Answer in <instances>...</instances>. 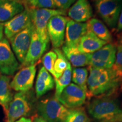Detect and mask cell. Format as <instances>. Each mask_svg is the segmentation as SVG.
Returning a JSON list of instances; mask_svg holds the SVG:
<instances>
[{
  "label": "cell",
  "instance_id": "6da1fadb",
  "mask_svg": "<svg viewBox=\"0 0 122 122\" xmlns=\"http://www.w3.org/2000/svg\"><path fill=\"white\" fill-rule=\"evenodd\" d=\"M87 87L88 98L112 96L121 89L122 71L112 66L102 68L89 66Z\"/></svg>",
  "mask_w": 122,
  "mask_h": 122
},
{
  "label": "cell",
  "instance_id": "7a4b0ae2",
  "mask_svg": "<svg viewBox=\"0 0 122 122\" xmlns=\"http://www.w3.org/2000/svg\"><path fill=\"white\" fill-rule=\"evenodd\" d=\"M89 114L97 120H108L122 111L118 101L112 96L98 97L92 100L88 106Z\"/></svg>",
  "mask_w": 122,
  "mask_h": 122
},
{
  "label": "cell",
  "instance_id": "3957f363",
  "mask_svg": "<svg viewBox=\"0 0 122 122\" xmlns=\"http://www.w3.org/2000/svg\"><path fill=\"white\" fill-rule=\"evenodd\" d=\"M30 9L31 22L35 31L41 39L49 44L50 40L47 31V25L49 21L53 16L56 15H66V11L60 9Z\"/></svg>",
  "mask_w": 122,
  "mask_h": 122
},
{
  "label": "cell",
  "instance_id": "277c9868",
  "mask_svg": "<svg viewBox=\"0 0 122 122\" xmlns=\"http://www.w3.org/2000/svg\"><path fill=\"white\" fill-rule=\"evenodd\" d=\"M94 4L103 23L111 29L116 28L122 8V0H94Z\"/></svg>",
  "mask_w": 122,
  "mask_h": 122
},
{
  "label": "cell",
  "instance_id": "5b68a950",
  "mask_svg": "<svg viewBox=\"0 0 122 122\" xmlns=\"http://www.w3.org/2000/svg\"><path fill=\"white\" fill-rule=\"evenodd\" d=\"M37 109L40 117L47 122H63L69 112L55 97L41 101Z\"/></svg>",
  "mask_w": 122,
  "mask_h": 122
},
{
  "label": "cell",
  "instance_id": "8992f818",
  "mask_svg": "<svg viewBox=\"0 0 122 122\" xmlns=\"http://www.w3.org/2000/svg\"><path fill=\"white\" fill-rule=\"evenodd\" d=\"M34 30L31 22L27 28L9 40L12 50L21 65L24 62L27 56Z\"/></svg>",
  "mask_w": 122,
  "mask_h": 122
},
{
  "label": "cell",
  "instance_id": "52a82bcc",
  "mask_svg": "<svg viewBox=\"0 0 122 122\" xmlns=\"http://www.w3.org/2000/svg\"><path fill=\"white\" fill-rule=\"evenodd\" d=\"M20 68L17 58L6 38L0 41V73L6 76H11Z\"/></svg>",
  "mask_w": 122,
  "mask_h": 122
},
{
  "label": "cell",
  "instance_id": "ba28073f",
  "mask_svg": "<svg viewBox=\"0 0 122 122\" xmlns=\"http://www.w3.org/2000/svg\"><path fill=\"white\" fill-rule=\"evenodd\" d=\"M70 19L63 15L53 16L47 25V31L53 48L59 49L63 45L66 24Z\"/></svg>",
  "mask_w": 122,
  "mask_h": 122
},
{
  "label": "cell",
  "instance_id": "9c48e42d",
  "mask_svg": "<svg viewBox=\"0 0 122 122\" xmlns=\"http://www.w3.org/2000/svg\"><path fill=\"white\" fill-rule=\"evenodd\" d=\"M27 92H18L14 96L13 100L6 111V122H15L24 117L30 110Z\"/></svg>",
  "mask_w": 122,
  "mask_h": 122
},
{
  "label": "cell",
  "instance_id": "30bf717a",
  "mask_svg": "<svg viewBox=\"0 0 122 122\" xmlns=\"http://www.w3.org/2000/svg\"><path fill=\"white\" fill-rule=\"evenodd\" d=\"M85 92L74 83H70L63 90L58 100L68 109H76L84 104L86 101Z\"/></svg>",
  "mask_w": 122,
  "mask_h": 122
},
{
  "label": "cell",
  "instance_id": "8fae6325",
  "mask_svg": "<svg viewBox=\"0 0 122 122\" xmlns=\"http://www.w3.org/2000/svg\"><path fill=\"white\" fill-rule=\"evenodd\" d=\"M117 46L108 43L97 51L91 54L89 66L97 68H110L114 65Z\"/></svg>",
  "mask_w": 122,
  "mask_h": 122
},
{
  "label": "cell",
  "instance_id": "7c38bea8",
  "mask_svg": "<svg viewBox=\"0 0 122 122\" xmlns=\"http://www.w3.org/2000/svg\"><path fill=\"white\" fill-rule=\"evenodd\" d=\"M36 74V64L23 67L10 82L11 89L18 92H27L33 86Z\"/></svg>",
  "mask_w": 122,
  "mask_h": 122
},
{
  "label": "cell",
  "instance_id": "4fadbf2b",
  "mask_svg": "<svg viewBox=\"0 0 122 122\" xmlns=\"http://www.w3.org/2000/svg\"><path fill=\"white\" fill-rule=\"evenodd\" d=\"M31 22L30 9L25 7L23 11L4 23V33L6 39L10 40L27 28Z\"/></svg>",
  "mask_w": 122,
  "mask_h": 122
},
{
  "label": "cell",
  "instance_id": "5bb4252c",
  "mask_svg": "<svg viewBox=\"0 0 122 122\" xmlns=\"http://www.w3.org/2000/svg\"><path fill=\"white\" fill-rule=\"evenodd\" d=\"M86 32V23H79L70 19L66 24L63 45L68 48H76L81 39Z\"/></svg>",
  "mask_w": 122,
  "mask_h": 122
},
{
  "label": "cell",
  "instance_id": "9a60e30c",
  "mask_svg": "<svg viewBox=\"0 0 122 122\" xmlns=\"http://www.w3.org/2000/svg\"><path fill=\"white\" fill-rule=\"evenodd\" d=\"M48 44L39 37L34 30L28 51L24 62L21 66L26 67L36 64L46 50Z\"/></svg>",
  "mask_w": 122,
  "mask_h": 122
},
{
  "label": "cell",
  "instance_id": "2e32d148",
  "mask_svg": "<svg viewBox=\"0 0 122 122\" xmlns=\"http://www.w3.org/2000/svg\"><path fill=\"white\" fill-rule=\"evenodd\" d=\"M69 18L75 22L84 23L92 17L93 10L88 0H76L68 11Z\"/></svg>",
  "mask_w": 122,
  "mask_h": 122
},
{
  "label": "cell",
  "instance_id": "e0dca14e",
  "mask_svg": "<svg viewBox=\"0 0 122 122\" xmlns=\"http://www.w3.org/2000/svg\"><path fill=\"white\" fill-rule=\"evenodd\" d=\"M25 9L22 3L14 0H0V23H5Z\"/></svg>",
  "mask_w": 122,
  "mask_h": 122
},
{
  "label": "cell",
  "instance_id": "ac0fdd59",
  "mask_svg": "<svg viewBox=\"0 0 122 122\" xmlns=\"http://www.w3.org/2000/svg\"><path fill=\"white\" fill-rule=\"evenodd\" d=\"M108 44L96 36L91 32H87L80 40L77 46L79 50L85 54H93Z\"/></svg>",
  "mask_w": 122,
  "mask_h": 122
},
{
  "label": "cell",
  "instance_id": "d6986e66",
  "mask_svg": "<svg viewBox=\"0 0 122 122\" xmlns=\"http://www.w3.org/2000/svg\"><path fill=\"white\" fill-rule=\"evenodd\" d=\"M62 51L70 63L75 67H81L89 65L91 54H85L76 48H68L62 46Z\"/></svg>",
  "mask_w": 122,
  "mask_h": 122
},
{
  "label": "cell",
  "instance_id": "ffe728a7",
  "mask_svg": "<svg viewBox=\"0 0 122 122\" xmlns=\"http://www.w3.org/2000/svg\"><path fill=\"white\" fill-rule=\"evenodd\" d=\"M54 86V80L49 72L42 67L39 70L36 79L35 91L38 98L41 97Z\"/></svg>",
  "mask_w": 122,
  "mask_h": 122
},
{
  "label": "cell",
  "instance_id": "44dd1931",
  "mask_svg": "<svg viewBox=\"0 0 122 122\" xmlns=\"http://www.w3.org/2000/svg\"><path fill=\"white\" fill-rule=\"evenodd\" d=\"M87 32H91L102 40L110 43L112 41V37L107 27L102 21L97 18H91L86 23Z\"/></svg>",
  "mask_w": 122,
  "mask_h": 122
},
{
  "label": "cell",
  "instance_id": "7402d4cb",
  "mask_svg": "<svg viewBox=\"0 0 122 122\" xmlns=\"http://www.w3.org/2000/svg\"><path fill=\"white\" fill-rule=\"evenodd\" d=\"M10 80L9 76L2 75L0 76V104L5 110V112L14 97L10 86Z\"/></svg>",
  "mask_w": 122,
  "mask_h": 122
},
{
  "label": "cell",
  "instance_id": "603a6c76",
  "mask_svg": "<svg viewBox=\"0 0 122 122\" xmlns=\"http://www.w3.org/2000/svg\"><path fill=\"white\" fill-rule=\"evenodd\" d=\"M72 79V67L69 61L67 63V66L63 74L59 78L55 79L56 82V93L55 96L56 98L58 99L64 89L70 84Z\"/></svg>",
  "mask_w": 122,
  "mask_h": 122
},
{
  "label": "cell",
  "instance_id": "cb8c5ba5",
  "mask_svg": "<svg viewBox=\"0 0 122 122\" xmlns=\"http://www.w3.org/2000/svg\"><path fill=\"white\" fill-rule=\"evenodd\" d=\"M88 78V71L87 68L84 67H75L72 70L71 80L79 87H80L88 96L87 81Z\"/></svg>",
  "mask_w": 122,
  "mask_h": 122
},
{
  "label": "cell",
  "instance_id": "d4e9b609",
  "mask_svg": "<svg viewBox=\"0 0 122 122\" xmlns=\"http://www.w3.org/2000/svg\"><path fill=\"white\" fill-rule=\"evenodd\" d=\"M54 51L57 55V59L54 66V71L55 74L54 79H58L62 76L67 66L68 61L62 51L59 49H54Z\"/></svg>",
  "mask_w": 122,
  "mask_h": 122
},
{
  "label": "cell",
  "instance_id": "484cf974",
  "mask_svg": "<svg viewBox=\"0 0 122 122\" xmlns=\"http://www.w3.org/2000/svg\"><path fill=\"white\" fill-rule=\"evenodd\" d=\"M63 122H89L85 110L81 108L69 110V112Z\"/></svg>",
  "mask_w": 122,
  "mask_h": 122
},
{
  "label": "cell",
  "instance_id": "4316f807",
  "mask_svg": "<svg viewBox=\"0 0 122 122\" xmlns=\"http://www.w3.org/2000/svg\"><path fill=\"white\" fill-rule=\"evenodd\" d=\"M24 6L32 9H58L54 0H25Z\"/></svg>",
  "mask_w": 122,
  "mask_h": 122
},
{
  "label": "cell",
  "instance_id": "83f0119b",
  "mask_svg": "<svg viewBox=\"0 0 122 122\" xmlns=\"http://www.w3.org/2000/svg\"><path fill=\"white\" fill-rule=\"evenodd\" d=\"M57 55L54 50H51L48 52L44 55L42 57V62L44 65V67L52 75L55 76L54 71V66Z\"/></svg>",
  "mask_w": 122,
  "mask_h": 122
},
{
  "label": "cell",
  "instance_id": "f1b7e54d",
  "mask_svg": "<svg viewBox=\"0 0 122 122\" xmlns=\"http://www.w3.org/2000/svg\"><path fill=\"white\" fill-rule=\"evenodd\" d=\"M58 9L66 11L76 1V0H54Z\"/></svg>",
  "mask_w": 122,
  "mask_h": 122
},
{
  "label": "cell",
  "instance_id": "f546056e",
  "mask_svg": "<svg viewBox=\"0 0 122 122\" xmlns=\"http://www.w3.org/2000/svg\"><path fill=\"white\" fill-rule=\"evenodd\" d=\"M114 66L122 71V44H119L117 46L116 59Z\"/></svg>",
  "mask_w": 122,
  "mask_h": 122
},
{
  "label": "cell",
  "instance_id": "4dcf8cb0",
  "mask_svg": "<svg viewBox=\"0 0 122 122\" xmlns=\"http://www.w3.org/2000/svg\"><path fill=\"white\" fill-rule=\"evenodd\" d=\"M100 122H122V111L118 115L110 119L101 120Z\"/></svg>",
  "mask_w": 122,
  "mask_h": 122
},
{
  "label": "cell",
  "instance_id": "1f68e13d",
  "mask_svg": "<svg viewBox=\"0 0 122 122\" xmlns=\"http://www.w3.org/2000/svg\"><path fill=\"white\" fill-rule=\"evenodd\" d=\"M116 32L117 33H120L122 32V8L120 11L119 16L117 23V27H116Z\"/></svg>",
  "mask_w": 122,
  "mask_h": 122
},
{
  "label": "cell",
  "instance_id": "d6a6232c",
  "mask_svg": "<svg viewBox=\"0 0 122 122\" xmlns=\"http://www.w3.org/2000/svg\"><path fill=\"white\" fill-rule=\"evenodd\" d=\"M4 23H0V41L4 37Z\"/></svg>",
  "mask_w": 122,
  "mask_h": 122
},
{
  "label": "cell",
  "instance_id": "836d02e7",
  "mask_svg": "<svg viewBox=\"0 0 122 122\" xmlns=\"http://www.w3.org/2000/svg\"><path fill=\"white\" fill-rule=\"evenodd\" d=\"M15 122H32V120L30 118H27L25 117H22L19 119L18 120H16Z\"/></svg>",
  "mask_w": 122,
  "mask_h": 122
},
{
  "label": "cell",
  "instance_id": "e575fe53",
  "mask_svg": "<svg viewBox=\"0 0 122 122\" xmlns=\"http://www.w3.org/2000/svg\"><path fill=\"white\" fill-rule=\"evenodd\" d=\"M33 122H47L45 119H44L41 117H37L35 118Z\"/></svg>",
  "mask_w": 122,
  "mask_h": 122
},
{
  "label": "cell",
  "instance_id": "d590c367",
  "mask_svg": "<svg viewBox=\"0 0 122 122\" xmlns=\"http://www.w3.org/2000/svg\"><path fill=\"white\" fill-rule=\"evenodd\" d=\"M14 1H17V2L22 3V4H23L24 5V0H14Z\"/></svg>",
  "mask_w": 122,
  "mask_h": 122
},
{
  "label": "cell",
  "instance_id": "8d00e7d4",
  "mask_svg": "<svg viewBox=\"0 0 122 122\" xmlns=\"http://www.w3.org/2000/svg\"><path fill=\"white\" fill-rule=\"evenodd\" d=\"M118 44H122V35L120 36L119 40V43Z\"/></svg>",
  "mask_w": 122,
  "mask_h": 122
},
{
  "label": "cell",
  "instance_id": "74e56055",
  "mask_svg": "<svg viewBox=\"0 0 122 122\" xmlns=\"http://www.w3.org/2000/svg\"><path fill=\"white\" fill-rule=\"evenodd\" d=\"M24 5H25V0H24Z\"/></svg>",
  "mask_w": 122,
  "mask_h": 122
},
{
  "label": "cell",
  "instance_id": "f35d334b",
  "mask_svg": "<svg viewBox=\"0 0 122 122\" xmlns=\"http://www.w3.org/2000/svg\"><path fill=\"white\" fill-rule=\"evenodd\" d=\"M0 76H1V75H0Z\"/></svg>",
  "mask_w": 122,
  "mask_h": 122
}]
</instances>
